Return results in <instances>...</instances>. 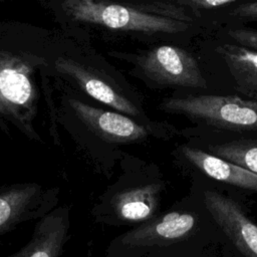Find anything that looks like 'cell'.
<instances>
[{
    "instance_id": "8",
    "label": "cell",
    "mask_w": 257,
    "mask_h": 257,
    "mask_svg": "<svg viewBox=\"0 0 257 257\" xmlns=\"http://www.w3.org/2000/svg\"><path fill=\"white\" fill-rule=\"evenodd\" d=\"M134 65L137 75L161 87L203 88L207 80L196 58L179 46L163 44L138 52L110 51Z\"/></svg>"
},
{
    "instance_id": "16",
    "label": "cell",
    "mask_w": 257,
    "mask_h": 257,
    "mask_svg": "<svg viewBox=\"0 0 257 257\" xmlns=\"http://www.w3.org/2000/svg\"><path fill=\"white\" fill-rule=\"evenodd\" d=\"M227 34L234 40L235 44L257 51V29L234 28L229 29Z\"/></svg>"
},
{
    "instance_id": "2",
    "label": "cell",
    "mask_w": 257,
    "mask_h": 257,
    "mask_svg": "<svg viewBox=\"0 0 257 257\" xmlns=\"http://www.w3.org/2000/svg\"><path fill=\"white\" fill-rule=\"evenodd\" d=\"M54 80L75 93L102 103L141 122L154 123L126 79L98 55L88 41L57 32L51 55Z\"/></svg>"
},
{
    "instance_id": "12",
    "label": "cell",
    "mask_w": 257,
    "mask_h": 257,
    "mask_svg": "<svg viewBox=\"0 0 257 257\" xmlns=\"http://www.w3.org/2000/svg\"><path fill=\"white\" fill-rule=\"evenodd\" d=\"M185 159L208 177L245 190L257 192V174L190 146H182Z\"/></svg>"
},
{
    "instance_id": "17",
    "label": "cell",
    "mask_w": 257,
    "mask_h": 257,
    "mask_svg": "<svg viewBox=\"0 0 257 257\" xmlns=\"http://www.w3.org/2000/svg\"><path fill=\"white\" fill-rule=\"evenodd\" d=\"M180 5L186 6L192 10H211L234 5L236 0H176Z\"/></svg>"
},
{
    "instance_id": "13",
    "label": "cell",
    "mask_w": 257,
    "mask_h": 257,
    "mask_svg": "<svg viewBox=\"0 0 257 257\" xmlns=\"http://www.w3.org/2000/svg\"><path fill=\"white\" fill-rule=\"evenodd\" d=\"M216 52L227 65L236 89L257 100V51L235 43H223Z\"/></svg>"
},
{
    "instance_id": "6",
    "label": "cell",
    "mask_w": 257,
    "mask_h": 257,
    "mask_svg": "<svg viewBox=\"0 0 257 257\" xmlns=\"http://www.w3.org/2000/svg\"><path fill=\"white\" fill-rule=\"evenodd\" d=\"M160 109L215 128L257 133V100L237 95L191 94L164 98Z\"/></svg>"
},
{
    "instance_id": "11",
    "label": "cell",
    "mask_w": 257,
    "mask_h": 257,
    "mask_svg": "<svg viewBox=\"0 0 257 257\" xmlns=\"http://www.w3.org/2000/svg\"><path fill=\"white\" fill-rule=\"evenodd\" d=\"M69 230L70 208L57 206L37 220L28 243L7 257H60L68 241Z\"/></svg>"
},
{
    "instance_id": "19",
    "label": "cell",
    "mask_w": 257,
    "mask_h": 257,
    "mask_svg": "<svg viewBox=\"0 0 257 257\" xmlns=\"http://www.w3.org/2000/svg\"><path fill=\"white\" fill-rule=\"evenodd\" d=\"M2 1H3V0H0V2H2Z\"/></svg>"
},
{
    "instance_id": "9",
    "label": "cell",
    "mask_w": 257,
    "mask_h": 257,
    "mask_svg": "<svg viewBox=\"0 0 257 257\" xmlns=\"http://www.w3.org/2000/svg\"><path fill=\"white\" fill-rule=\"evenodd\" d=\"M60 188L38 183L0 186V243L23 223L39 220L59 203Z\"/></svg>"
},
{
    "instance_id": "15",
    "label": "cell",
    "mask_w": 257,
    "mask_h": 257,
    "mask_svg": "<svg viewBox=\"0 0 257 257\" xmlns=\"http://www.w3.org/2000/svg\"><path fill=\"white\" fill-rule=\"evenodd\" d=\"M134 3L148 13L159 15L162 17L174 19L185 23H193L195 18L193 17L192 10L186 6L180 5L176 0L173 1H134Z\"/></svg>"
},
{
    "instance_id": "18",
    "label": "cell",
    "mask_w": 257,
    "mask_h": 257,
    "mask_svg": "<svg viewBox=\"0 0 257 257\" xmlns=\"http://www.w3.org/2000/svg\"><path fill=\"white\" fill-rule=\"evenodd\" d=\"M230 14L239 18L257 19V1L239 4L230 11Z\"/></svg>"
},
{
    "instance_id": "5",
    "label": "cell",
    "mask_w": 257,
    "mask_h": 257,
    "mask_svg": "<svg viewBox=\"0 0 257 257\" xmlns=\"http://www.w3.org/2000/svg\"><path fill=\"white\" fill-rule=\"evenodd\" d=\"M197 231L194 213L168 211L115 236L106 247L105 257H184L185 245Z\"/></svg>"
},
{
    "instance_id": "3",
    "label": "cell",
    "mask_w": 257,
    "mask_h": 257,
    "mask_svg": "<svg viewBox=\"0 0 257 257\" xmlns=\"http://www.w3.org/2000/svg\"><path fill=\"white\" fill-rule=\"evenodd\" d=\"M61 24L62 31L74 36L87 32L130 36L177 34L189 30V23L148 13L134 1L60 0L42 2Z\"/></svg>"
},
{
    "instance_id": "14",
    "label": "cell",
    "mask_w": 257,
    "mask_h": 257,
    "mask_svg": "<svg viewBox=\"0 0 257 257\" xmlns=\"http://www.w3.org/2000/svg\"><path fill=\"white\" fill-rule=\"evenodd\" d=\"M212 155L257 174V138L238 139L209 147Z\"/></svg>"
},
{
    "instance_id": "1",
    "label": "cell",
    "mask_w": 257,
    "mask_h": 257,
    "mask_svg": "<svg viewBox=\"0 0 257 257\" xmlns=\"http://www.w3.org/2000/svg\"><path fill=\"white\" fill-rule=\"evenodd\" d=\"M57 32L17 21L0 20V127L45 145L37 125L41 100L49 123L57 121L51 55Z\"/></svg>"
},
{
    "instance_id": "7",
    "label": "cell",
    "mask_w": 257,
    "mask_h": 257,
    "mask_svg": "<svg viewBox=\"0 0 257 257\" xmlns=\"http://www.w3.org/2000/svg\"><path fill=\"white\" fill-rule=\"evenodd\" d=\"M54 87L61 92L60 105L72 114L88 136L104 145L140 144L156 136L160 130L157 123L147 124L115 110L90 104L79 94L55 80Z\"/></svg>"
},
{
    "instance_id": "10",
    "label": "cell",
    "mask_w": 257,
    "mask_h": 257,
    "mask_svg": "<svg viewBox=\"0 0 257 257\" xmlns=\"http://www.w3.org/2000/svg\"><path fill=\"white\" fill-rule=\"evenodd\" d=\"M203 202L218 228L244 257H257V225L233 199L215 190L204 192Z\"/></svg>"
},
{
    "instance_id": "4",
    "label": "cell",
    "mask_w": 257,
    "mask_h": 257,
    "mask_svg": "<svg viewBox=\"0 0 257 257\" xmlns=\"http://www.w3.org/2000/svg\"><path fill=\"white\" fill-rule=\"evenodd\" d=\"M121 172L95 201L91 215L95 222L114 227H137L158 215L165 182L150 179L139 160L124 155Z\"/></svg>"
}]
</instances>
